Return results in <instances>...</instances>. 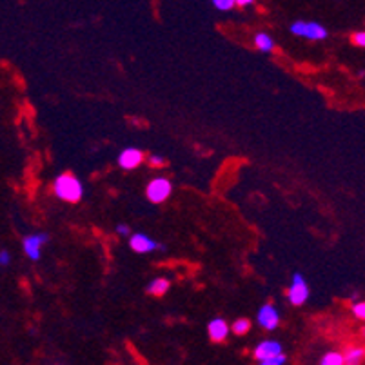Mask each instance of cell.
Listing matches in <instances>:
<instances>
[{"instance_id": "obj_5", "label": "cell", "mask_w": 365, "mask_h": 365, "mask_svg": "<svg viewBox=\"0 0 365 365\" xmlns=\"http://www.w3.org/2000/svg\"><path fill=\"white\" fill-rule=\"evenodd\" d=\"M48 242H49L48 233H33V235H28V237H24V240H22V249H24L26 257L33 262L41 260L42 247H44Z\"/></svg>"}, {"instance_id": "obj_21", "label": "cell", "mask_w": 365, "mask_h": 365, "mask_svg": "<svg viewBox=\"0 0 365 365\" xmlns=\"http://www.w3.org/2000/svg\"><path fill=\"white\" fill-rule=\"evenodd\" d=\"M9 262H11V255L2 249V251H0V265H2V267H6V265H9Z\"/></svg>"}, {"instance_id": "obj_9", "label": "cell", "mask_w": 365, "mask_h": 365, "mask_svg": "<svg viewBox=\"0 0 365 365\" xmlns=\"http://www.w3.org/2000/svg\"><path fill=\"white\" fill-rule=\"evenodd\" d=\"M229 333H231V329H229L227 322L224 318H213L207 324V334L215 344H222V341L227 340Z\"/></svg>"}, {"instance_id": "obj_3", "label": "cell", "mask_w": 365, "mask_h": 365, "mask_svg": "<svg viewBox=\"0 0 365 365\" xmlns=\"http://www.w3.org/2000/svg\"><path fill=\"white\" fill-rule=\"evenodd\" d=\"M291 33L297 36H304L309 41H324L327 38V29L320 26L318 22L309 21H297L291 24Z\"/></svg>"}, {"instance_id": "obj_23", "label": "cell", "mask_w": 365, "mask_h": 365, "mask_svg": "<svg viewBox=\"0 0 365 365\" xmlns=\"http://www.w3.org/2000/svg\"><path fill=\"white\" fill-rule=\"evenodd\" d=\"M255 0H235V6H240V8H247V6L253 4Z\"/></svg>"}, {"instance_id": "obj_17", "label": "cell", "mask_w": 365, "mask_h": 365, "mask_svg": "<svg viewBox=\"0 0 365 365\" xmlns=\"http://www.w3.org/2000/svg\"><path fill=\"white\" fill-rule=\"evenodd\" d=\"M211 2L220 11H229V9L235 8V0H211Z\"/></svg>"}, {"instance_id": "obj_22", "label": "cell", "mask_w": 365, "mask_h": 365, "mask_svg": "<svg viewBox=\"0 0 365 365\" xmlns=\"http://www.w3.org/2000/svg\"><path fill=\"white\" fill-rule=\"evenodd\" d=\"M117 233L122 235V237H129V235H131V231H129L128 225L120 224V225H117Z\"/></svg>"}, {"instance_id": "obj_4", "label": "cell", "mask_w": 365, "mask_h": 365, "mask_svg": "<svg viewBox=\"0 0 365 365\" xmlns=\"http://www.w3.org/2000/svg\"><path fill=\"white\" fill-rule=\"evenodd\" d=\"M307 298H309V285L305 282L304 274L297 273L293 277L289 289H287V300H289L291 305L300 307V305H304L307 302Z\"/></svg>"}, {"instance_id": "obj_8", "label": "cell", "mask_w": 365, "mask_h": 365, "mask_svg": "<svg viewBox=\"0 0 365 365\" xmlns=\"http://www.w3.org/2000/svg\"><path fill=\"white\" fill-rule=\"evenodd\" d=\"M144 162V153L138 148H125L124 151L118 155V165L125 171H131V169L138 168V165Z\"/></svg>"}, {"instance_id": "obj_13", "label": "cell", "mask_w": 365, "mask_h": 365, "mask_svg": "<svg viewBox=\"0 0 365 365\" xmlns=\"http://www.w3.org/2000/svg\"><path fill=\"white\" fill-rule=\"evenodd\" d=\"M255 46L258 48V51L271 53L274 49V41L269 35H265V33H258V35L255 36Z\"/></svg>"}, {"instance_id": "obj_18", "label": "cell", "mask_w": 365, "mask_h": 365, "mask_svg": "<svg viewBox=\"0 0 365 365\" xmlns=\"http://www.w3.org/2000/svg\"><path fill=\"white\" fill-rule=\"evenodd\" d=\"M148 162L153 169H162L165 165V158L158 157V155H151V157L148 158Z\"/></svg>"}, {"instance_id": "obj_20", "label": "cell", "mask_w": 365, "mask_h": 365, "mask_svg": "<svg viewBox=\"0 0 365 365\" xmlns=\"http://www.w3.org/2000/svg\"><path fill=\"white\" fill-rule=\"evenodd\" d=\"M353 314L358 318V320H364L365 318V304L364 302H356L353 305Z\"/></svg>"}, {"instance_id": "obj_12", "label": "cell", "mask_w": 365, "mask_h": 365, "mask_svg": "<svg viewBox=\"0 0 365 365\" xmlns=\"http://www.w3.org/2000/svg\"><path fill=\"white\" fill-rule=\"evenodd\" d=\"M344 364L347 365H358L364 361V356H365V349L364 347H347V349L344 351Z\"/></svg>"}, {"instance_id": "obj_14", "label": "cell", "mask_w": 365, "mask_h": 365, "mask_svg": "<svg viewBox=\"0 0 365 365\" xmlns=\"http://www.w3.org/2000/svg\"><path fill=\"white\" fill-rule=\"evenodd\" d=\"M229 329L233 331L237 336H244V334H247L251 331V322L247 318H238L233 325H229Z\"/></svg>"}, {"instance_id": "obj_19", "label": "cell", "mask_w": 365, "mask_h": 365, "mask_svg": "<svg viewBox=\"0 0 365 365\" xmlns=\"http://www.w3.org/2000/svg\"><path fill=\"white\" fill-rule=\"evenodd\" d=\"M351 42H353L354 46H358V48H364L365 46V33L364 31H356L351 35Z\"/></svg>"}, {"instance_id": "obj_10", "label": "cell", "mask_w": 365, "mask_h": 365, "mask_svg": "<svg viewBox=\"0 0 365 365\" xmlns=\"http://www.w3.org/2000/svg\"><path fill=\"white\" fill-rule=\"evenodd\" d=\"M280 353H284V351H282L280 341L264 340V341H260L257 347H255L253 356L257 361H264V360H267V358L274 356V354H280Z\"/></svg>"}, {"instance_id": "obj_1", "label": "cell", "mask_w": 365, "mask_h": 365, "mask_svg": "<svg viewBox=\"0 0 365 365\" xmlns=\"http://www.w3.org/2000/svg\"><path fill=\"white\" fill-rule=\"evenodd\" d=\"M53 193L58 200L69 202V204H76L84 197V185L75 175L71 173H62L53 182Z\"/></svg>"}, {"instance_id": "obj_6", "label": "cell", "mask_w": 365, "mask_h": 365, "mask_svg": "<svg viewBox=\"0 0 365 365\" xmlns=\"http://www.w3.org/2000/svg\"><path fill=\"white\" fill-rule=\"evenodd\" d=\"M129 247L138 255L153 253V251H165V245L158 244L157 240H153L145 233H135L129 235Z\"/></svg>"}, {"instance_id": "obj_16", "label": "cell", "mask_w": 365, "mask_h": 365, "mask_svg": "<svg viewBox=\"0 0 365 365\" xmlns=\"http://www.w3.org/2000/svg\"><path fill=\"white\" fill-rule=\"evenodd\" d=\"M285 361H287V356H285L284 353H280V354H274V356L267 358V360L260 361V364L262 365H284Z\"/></svg>"}, {"instance_id": "obj_2", "label": "cell", "mask_w": 365, "mask_h": 365, "mask_svg": "<svg viewBox=\"0 0 365 365\" xmlns=\"http://www.w3.org/2000/svg\"><path fill=\"white\" fill-rule=\"evenodd\" d=\"M173 193V184L169 178L158 177L153 178L148 184V189H145V197L151 204H164Z\"/></svg>"}, {"instance_id": "obj_15", "label": "cell", "mask_w": 365, "mask_h": 365, "mask_svg": "<svg viewBox=\"0 0 365 365\" xmlns=\"http://www.w3.org/2000/svg\"><path fill=\"white\" fill-rule=\"evenodd\" d=\"M322 365H344V354L338 351H329L322 358Z\"/></svg>"}, {"instance_id": "obj_7", "label": "cell", "mask_w": 365, "mask_h": 365, "mask_svg": "<svg viewBox=\"0 0 365 365\" xmlns=\"http://www.w3.org/2000/svg\"><path fill=\"white\" fill-rule=\"evenodd\" d=\"M257 322L262 329L274 331L278 327V324H280V313H278V309L273 304H265L258 309Z\"/></svg>"}, {"instance_id": "obj_11", "label": "cell", "mask_w": 365, "mask_h": 365, "mask_svg": "<svg viewBox=\"0 0 365 365\" xmlns=\"http://www.w3.org/2000/svg\"><path fill=\"white\" fill-rule=\"evenodd\" d=\"M169 287H171V282L168 278H155L148 285V294H151V297H164L169 291Z\"/></svg>"}]
</instances>
